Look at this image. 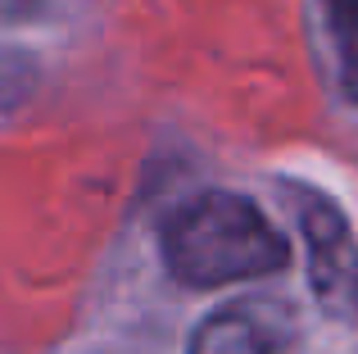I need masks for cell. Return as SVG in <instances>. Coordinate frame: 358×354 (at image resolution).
I'll return each instance as SVG.
<instances>
[{"label":"cell","instance_id":"obj_1","mask_svg":"<svg viewBox=\"0 0 358 354\" xmlns=\"http://www.w3.org/2000/svg\"><path fill=\"white\" fill-rule=\"evenodd\" d=\"M159 255L173 282L191 291L259 282L290 264V246L268 213L236 191H200L177 204L159 232Z\"/></svg>","mask_w":358,"mask_h":354},{"label":"cell","instance_id":"obj_2","mask_svg":"<svg viewBox=\"0 0 358 354\" xmlns=\"http://www.w3.org/2000/svg\"><path fill=\"white\" fill-rule=\"evenodd\" d=\"M286 195L295 200L299 236L308 250V286L313 300L322 304L327 318L354 323L358 318V241L350 218L331 195L313 191V186L286 182Z\"/></svg>","mask_w":358,"mask_h":354},{"label":"cell","instance_id":"obj_3","mask_svg":"<svg viewBox=\"0 0 358 354\" xmlns=\"http://www.w3.org/2000/svg\"><path fill=\"white\" fill-rule=\"evenodd\" d=\"M299 341L295 309L277 295H241L200 318L191 354H290Z\"/></svg>","mask_w":358,"mask_h":354},{"label":"cell","instance_id":"obj_4","mask_svg":"<svg viewBox=\"0 0 358 354\" xmlns=\"http://www.w3.org/2000/svg\"><path fill=\"white\" fill-rule=\"evenodd\" d=\"M317 14L336 59V87L350 105H358V0H317Z\"/></svg>","mask_w":358,"mask_h":354},{"label":"cell","instance_id":"obj_5","mask_svg":"<svg viewBox=\"0 0 358 354\" xmlns=\"http://www.w3.org/2000/svg\"><path fill=\"white\" fill-rule=\"evenodd\" d=\"M23 91H27V59L0 50V109H9L14 100H23Z\"/></svg>","mask_w":358,"mask_h":354},{"label":"cell","instance_id":"obj_6","mask_svg":"<svg viewBox=\"0 0 358 354\" xmlns=\"http://www.w3.org/2000/svg\"><path fill=\"white\" fill-rule=\"evenodd\" d=\"M27 5H32V0H0V18H14V14H23Z\"/></svg>","mask_w":358,"mask_h":354}]
</instances>
